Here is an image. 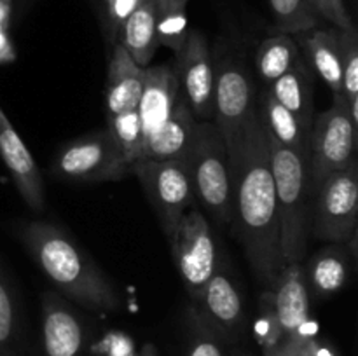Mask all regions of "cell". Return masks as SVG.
<instances>
[{
    "label": "cell",
    "instance_id": "6da1fadb",
    "mask_svg": "<svg viewBox=\"0 0 358 356\" xmlns=\"http://www.w3.org/2000/svg\"><path fill=\"white\" fill-rule=\"evenodd\" d=\"M233 223L255 276L271 288L283 264L275 180L269 164L268 135L259 105L243 129L240 157L233 168Z\"/></svg>",
    "mask_w": 358,
    "mask_h": 356
},
{
    "label": "cell",
    "instance_id": "7a4b0ae2",
    "mask_svg": "<svg viewBox=\"0 0 358 356\" xmlns=\"http://www.w3.org/2000/svg\"><path fill=\"white\" fill-rule=\"evenodd\" d=\"M21 239L58 295L101 313L121 307V297L107 276L65 230L35 220L23 225Z\"/></svg>",
    "mask_w": 358,
    "mask_h": 356
},
{
    "label": "cell",
    "instance_id": "3957f363",
    "mask_svg": "<svg viewBox=\"0 0 358 356\" xmlns=\"http://www.w3.org/2000/svg\"><path fill=\"white\" fill-rule=\"evenodd\" d=\"M268 135V133H266ZM269 164L275 180L283 264L303 260L311 229L313 192L310 156H301L268 135Z\"/></svg>",
    "mask_w": 358,
    "mask_h": 356
},
{
    "label": "cell",
    "instance_id": "277c9868",
    "mask_svg": "<svg viewBox=\"0 0 358 356\" xmlns=\"http://www.w3.org/2000/svg\"><path fill=\"white\" fill-rule=\"evenodd\" d=\"M185 163L199 202L219 222H233V170L226 143L215 122L198 121Z\"/></svg>",
    "mask_w": 358,
    "mask_h": 356
},
{
    "label": "cell",
    "instance_id": "5b68a950",
    "mask_svg": "<svg viewBox=\"0 0 358 356\" xmlns=\"http://www.w3.org/2000/svg\"><path fill=\"white\" fill-rule=\"evenodd\" d=\"M129 173L138 178L164 234L170 239L182 215L196 202L185 159H136L129 166Z\"/></svg>",
    "mask_w": 358,
    "mask_h": 356
},
{
    "label": "cell",
    "instance_id": "8992f818",
    "mask_svg": "<svg viewBox=\"0 0 358 356\" xmlns=\"http://www.w3.org/2000/svg\"><path fill=\"white\" fill-rule=\"evenodd\" d=\"M129 163L110 131H94L66 143L52 161L51 171L58 180L100 184L117 181L129 175Z\"/></svg>",
    "mask_w": 358,
    "mask_h": 356
},
{
    "label": "cell",
    "instance_id": "52a82bcc",
    "mask_svg": "<svg viewBox=\"0 0 358 356\" xmlns=\"http://www.w3.org/2000/svg\"><path fill=\"white\" fill-rule=\"evenodd\" d=\"M311 229L317 239L348 243L357 234L358 166L329 173L313 185Z\"/></svg>",
    "mask_w": 358,
    "mask_h": 356
},
{
    "label": "cell",
    "instance_id": "ba28073f",
    "mask_svg": "<svg viewBox=\"0 0 358 356\" xmlns=\"http://www.w3.org/2000/svg\"><path fill=\"white\" fill-rule=\"evenodd\" d=\"M357 164V124L345 96H334L332 107L313 119L310 131V168L313 185L329 173Z\"/></svg>",
    "mask_w": 358,
    "mask_h": 356
},
{
    "label": "cell",
    "instance_id": "9c48e42d",
    "mask_svg": "<svg viewBox=\"0 0 358 356\" xmlns=\"http://www.w3.org/2000/svg\"><path fill=\"white\" fill-rule=\"evenodd\" d=\"M255 101L254 84L243 65L224 58L215 73V124L226 143L231 170L240 157L243 129Z\"/></svg>",
    "mask_w": 358,
    "mask_h": 356
},
{
    "label": "cell",
    "instance_id": "30bf717a",
    "mask_svg": "<svg viewBox=\"0 0 358 356\" xmlns=\"http://www.w3.org/2000/svg\"><path fill=\"white\" fill-rule=\"evenodd\" d=\"M175 267L192 300L217 271V251L208 222L196 206L182 215L170 236Z\"/></svg>",
    "mask_w": 358,
    "mask_h": 356
},
{
    "label": "cell",
    "instance_id": "8fae6325",
    "mask_svg": "<svg viewBox=\"0 0 358 356\" xmlns=\"http://www.w3.org/2000/svg\"><path fill=\"white\" fill-rule=\"evenodd\" d=\"M180 94L196 121L215 119V70L208 40L199 30H189L184 47L177 52Z\"/></svg>",
    "mask_w": 358,
    "mask_h": 356
},
{
    "label": "cell",
    "instance_id": "7c38bea8",
    "mask_svg": "<svg viewBox=\"0 0 358 356\" xmlns=\"http://www.w3.org/2000/svg\"><path fill=\"white\" fill-rule=\"evenodd\" d=\"M0 159L6 164L17 192L34 212H42L45 202L44 180L30 150L0 107Z\"/></svg>",
    "mask_w": 358,
    "mask_h": 356
},
{
    "label": "cell",
    "instance_id": "4fadbf2b",
    "mask_svg": "<svg viewBox=\"0 0 358 356\" xmlns=\"http://www.w3.org/2000/svg\"><path fill=\"white\" fill-rule=\"evenodd\" d=\"M42 348L44 356H87L83 323L56 292L42 295Z\"/></svg>",
    "mask_w": 358,
    "mask_h": 356
},
{
    "label": "cell",
    "instance_id": "5bb4252c",
    "mask_svg": "<svg viewBox=\"0 0 358 356\" xmlns=\"http://www.w3.org/2000/svg\"><path fill=\"white\" fill-rule=\"evenodd\" d=\"M178 96H180V86L175 68H171L170 65L147 66L143 89L136 105L143 143L154 133L159 131L161 126L168 121Z\"/></svg>",
    "mask_w": 358,
    "mask_h": 356
},
{
    "label": "cell",
    "instance_id": "9a60e30c",
    "mask_svg": "<svg viewBox=\"0 0 358 356\" xmlns=\"http://www.w3.org/2000/svg\"><path fill=\"white\" fill-rule=\"evenodd\" d=\"M269 290H271L273 307L282 330V337L294 334L311 320V295L308 292L306 276L301 262L283 265Z\"/></svg>",
    "mask_w": 358,
    "mask_h": 356
},
{
    "label": "cell",
    "instance_id": "2e32d148",
    "mask_svg": "<svg viewBox=\"0 0 358 356\" xmlns=\"http://www.w3.org/2000/svg\"><path fill=\"white\" fill-rule=\"evenodd\" d=\"M355 241L357 234L350 239V250L346 243H332L313 255L304 271L310 295L329 299L348 285L355 262Z\"/></svg>",
    "mask_w": 358,
    "mask_h": 356
},
{
    "label": "cell",
    "instance_id": "e0dca14e",
    "mask_svg": "<svg viewBox=\"0 0 358 356\" xmlns=\"http://www.w3.org/2000/svg\"><path fill=\"white\" fill-rule=\"evenodd\" d=\"M145 68L136 65L119 42L112 49L105 82V107L107 117L136 108L143 89Z\"/></svg>",
    "mask_w": 358,
    "mask_h": 356
},
{
    "label": "cell",
    "instance_id": "ac0fdd59",
    "mask_svg": "<svg viewBox=\"0 0 358 356\" xmlns=\"http://www.w3.org/2000/svg\"><path fill=\"white\" fill-rule=\"evenodd\" d=\"M194 306L219 332L234 334L243 323V300L240 290L224 272L215 271L201 290Z\"/></svg>",
    "mask_w": 358,
    "mask_h": 356
},
{
    "label": "cell",
    "instance_id": "d6986e66",
    "mask_svg": "<svg viewBox=\"0 0 358 356\" xmlns=\"http://www.w3.org/2000/svg\"><path fill=\"white\" fill-rule=\"evenodd\" d=\"M196 124L198 121L180 94L168 121L161 126L159 131L145 140L140 159H185Z\"/></svg>",
    "mask_w": 358,
    "mask_h": 356
},
{
    "label": "cell",
    "instance_id": "ffe728a7",
    "mask_svg": "<svg viewBox=\"0 0 358 356\" xmlns=\"http://www.w3.org/2000/svg\"><path fill=\"white\" fill-rule=\"evenodd\" d=\"M268 93L278 101L282 107L292 112L297 121L311 131L313 124V73L310 66L299 58L296 65L283 73L278 80L268 86Z\"/></svg>",
    "mask_w": 358,
    "mask_h": 356
},
{
    "label": "cell",
    "instance_id": "44dd1931",
    "mask_svg": "<svg viewBox=\"0 0 358 356\" xmlns=\"http://www.w3.org/2000/svg\"><path fill=\"white\" fill-rule=\"evenodd\" d=\"M117 42L128 51L133 61L147 68L154 52L159 47L156 38V2L142 0L140 6L128 16L119 31Z\"/></svg>",
    "mask_w": 358,
    "mask_h": 356
},
{
    "label": "cell",
    "instance_id": "7402d4cb",
    "mask_svg": "<svg viewBox=\"0 0 358 356\" xmlns=\"http://www.w3.org/2000/svg\"><path fill=\"white\" fill-rule=\"evenodd\" d=\"M311 66L318 72L334 96L343 94L341 56H339L338 30H308L297 34Z\"/></svg>",
    "mask_w": 358,
    "mask_h": 356
},
{
    "label": "cell",
    "instance_id": "603a6c76",
    "mask_svg": "<svg viewBox=\"0 0 358 356\" xmlns=\"http://www.w3.org/2000/svg\"><path fill=\"white\" fill-rule=\"evenodd\" d=\"M261 110L262 122H264L266 133L282 143L283 147L301 156H310V131L301 124L292 112L278 103L269 93L262 98Z\"/></svg>",
    "mask_w": 358,
    "mask_h": 356
},
{
    "label": "cell",
    "instance_id": "cb8c5ba5",
    "mask_svg": "<svg viewBox=\"0 0 358 356\" xmlns=\"http://www.w3.org/2000/svg\"><path fill=\"white\" fill-rule=\"evenodd\" d=\"M299 58V45L294 40L292 35L280 31L268 37L259 45L257 54H255V66H257L259 77L268 86H271L283 73L289 72Z\"/></svg>",
    "mask_w": 358,
    "mask_h": 356
},
{
    "label": "cell",
    "instance_id": "d4e9b609",
    "mask_svg": "<svg viewBox=\"0 0 358 356\" xmlns=\"http://www.w3.org/2000/svg\"><path fill=\"white\" fill-rule=\"evenodd\" d=\"M187 3L189 0H170L156 6L157 44L171 49L175 54L184 47L189 35Z\"/></svg>",
    "mask_w": 358,
    "mask_h": 356
},
{
    "label": "cell",
    "instance_id": "484cf974",
    "mask_svg": "<svg viewBox=\"0 0 358 356\" xmlns=\"http://www.w3.org/2000/svg\"><path fill=\"white\" fill-rule=\"evenodd\" d=\"M339 56H341V87L348 103L350 115L358 126V34L357 28H338Z\"/></svg>",
    "mask_w": 358,
    "mask_h": 356
},
{
    "label": "cell",
    "instance_id": "4316f807",
    "mask_svg": "<svg viewBox=\"0 0 358 356\" xmlns=\"http://www.w3.org/2000/svg\"><path fill=\"white\" fill-rule=\"evenodd\" d=\"M264 356H336L334 349L318 339V325L308 321L303 328L285 335Z\"/></svg>",
    "mask_w": 358,
    "mask_h": 356
},
{
    "label": "cell",
    "instance_id": "83f0119b",
    "mask_svg": "<svg viewBox=\"0 0 358 356\" xmlns=\"http://www.w3.org/2000/svg\"><path fill=\"white\" fill-rule=\"evenodd\" d=\"M108 126L107 129L110 131L112 138L122 150L126 159L129 163L140 159L143 149V135H142V124H140L138 110L131 108V110L121 112L107 117Z\"/></svg>",
    "mask_w": 358,
    "mask_h": 356
},
{
    "label": "cell",
    "instance_id": "f1b7e54d",
    "mask_svg": "<svg viewBox=\"0 0 358 356\" xmlns=\"http://www.w3.org/2000/svg\"><path fill=\"white\" fill-rule=\"evenodd\" d=\"M269 7L275 16L276 28L283 34H303L318 24V16L308 0H269Z\"/></svg>",
    "mask_w": 358,
    "mask_h": 356
},
{
    "label": "cell",
    "instance_id": "f546056e",
    "mask_svg": "<svg viewBox=\"0 0 358 356\" xmlns=\"http://www.w3.org/2000/svg\"><path fill=\"white\" fill-rule=\"evenodd\" d=\"M189 351L187 356H224L219 342V330L205 318L196 306H191L187 316Z\"/></svg>",
    "mask_w": 358,
    "mask_h": 356
},
{
    "label": "cell",
    "instance_id": "4dcf8cb0",
    "mask_svg": "<svg viewBox=\"0 0 358 356\" xmlns=\"http://www.w3.org/2000/svg\"><path fill=\"white\" fill-rule=\"evenodd\" d=\"M17 313L9 283L0 274V356H17Z\"/></svg>",
    "mask_w": 358,
    "mask_h": 356
},
{
    "label": "cell",
    "instance_id": "1f68e13d",
    "mask_svg": "<svg viewBox=\"0 0 358 356\" xmlns=\"http://www.w3.org/2000/svg\"><path fill=\"white\" fill-rule=\"evenodd\" d=\"M255 337H257L264 353L271 351L282 339V330H280L278 320H276L271 290L269 288L261 297V313H259L257 321H255Z\"/></svg>",
    "mask_w": 358,
    "mask_h": 356
},
{
    "label": "cell",
    "instance_id": "d6a6232c",
    "mask_svg": "<svg viewBox=\"0 0 358 356\" xmlns=\"http://www.w3.org/2000/svg\"><path fill=\"white\" fill-rule=\"evenodd\" d=\"M142 0H105V24H107L108 40L117 42L119 31L128 20L129 14L140 6Z\"/></svg>",
    "mask_w": 358,
    "mask_h": 356
},
{
    "label": "cell",
    "instance_id": "836d02e7",
    "mask_svg": "<svg viewBox=\"0 0 358 356\" xmlns=\"http://www.w3.org/2000/svg\"><path fill=\"white\" fill-rule=\"evenodd\" d=\"M308 3H310L311 9L315 10L318 17L329 21L339 30L355 27L343 0H308Z\"/></svg>",
    "mask_w": 358,
    "mask_h": 356
},
{
    "label": "cell",
    "instance_id": "e575fe53",
    "mask_svg": "<svg viewBox=\"0 0 358 356\" xmlns=\"http://www.w3.org/2000/svg\"><path fill=\"white\" fill-rule=\"evenodd\" d=\"M10 13H13V0H0V65L13 63L16 59V49L9 31Z\"/></svg>",
    "mask_w": 358,
    "mask_h": 356
},
{
    "label": "cell",
    "instance_id": "d590c367",
    "mask_svg": "<svg viewBox=\"0 0 358 356\" xmlns=\"http://www.w3.org/2000/svg\"><path fill=\"white\" fill-rule=\"evenodd\" d=\"M154 2H156V6H157V3H164V2H170V0H154Z\"/></svg>",
    "mask_w": 358,
    "mask_h": 356
},
{
    "label": "cell",
    "instance_id": "8d00e7d4",
    "mask_svg": "<svg viewBox=\"0 0 358 356\" xmlns=\"http://www.w3.org/2000/svg\"><path fill=\"white\" fill-rule=\"evenodd\" d=\"M236 356H243V355H236Z\"/></svg>",
    "mask_w": 358,
    "mask_h": 356
}]
</instances>
